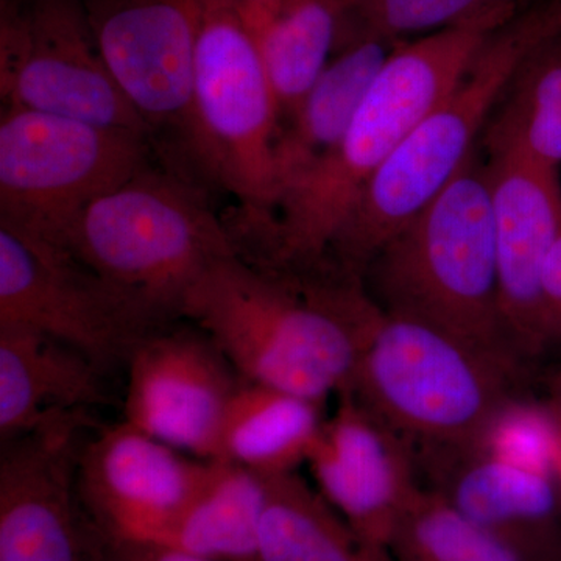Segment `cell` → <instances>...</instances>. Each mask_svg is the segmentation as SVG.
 <instances>
[{
  "mask_svg": "<svg viewBox=\"0 0 561 561\" xmlns=\"http://www.w3.org/2000/svg\"><path fill=\"white\" fill-rule=\"evenodd\" d=\"M561 38V0L524 9L483 44L467 76L373 173L332 243L330 261L364 279L373 257L461 171L494 105L527 58Z\"/></svg>",
  "mask_w": 561,
  "mask_h": 561,
  "instance_id": "cell-4",
  "label": "cell"
},
{
  "mask_svg": "<svg viewBox=\"0 0 561 561\" xmlns=\"http://www.w3.org/2000/svg\"><path fill=\"white\" fill-rule=\"evenodd\" d=\"M0 327L58 339L106 373L127 365L144 339L165 328L65 251L2 225Z\"/></svg>",
  "mask_w": 561,
  "mask_h": 561,
  "instance_id": "cell-11",
  "label": "cell"
},
{
  "mask_svg": "<svg viewBox=\"0 0 561 561\" xmlns=\"http://www.w3.org/2000/svg\"><path fill=\"white\" fill-rule=\"evenodd\" d=\"M557 478H559V481L561 483V456H560L559 467H557Z\"/></svg>",
  "mask_w": 561,
  "mask_h": 561,
  "instance_id": "cell-33",
  "label": "cell"
},
{
  "mask_svg": "<svg viewBox=\"0 0 561 561\" xmlns=\"http://www.w3.org/2000/svg\"><path fill=\"white\" fill-rule=\"evenodd\" d=\"M345 21L346 0H283L254 35L278 103L280 125L341 50Z\"/></svg>",
  "mask_w": 561,
  "mask_h": 561,
  "instance_id": "cell-22",
  "label": "cell"
},
{
  "mask_svg": "<svg viewBox=\"0 0 561 561\" xmlns=\"http://www.w3.org/2000/svg\"><path fill=\"white\" fill-rule=\"evenodd\" d=\"M88 21L127 101L168 169L203 180L192 117L201 0H83Z\"/></svg>",
  "mask_w": 561,
  "mask_h": 561,
  "instance_id": "cell-9",
  "label": "cell"
},
{
  "mask_svg": "<svg viewBox=\"0 0 561 561\" xmlns=\"http://www.w3.org/2000/svg\"><path fill=\"white\" fill-rule=\"evenodd\" d=\"M394 561H530L432 489H419L390 541Z\"/></svg>",
  "mask_w": 561,
  "mask_h": 561,
  "instance_id": "cell-24",
  "label": "cell"
},
{
  "mask_svg": "<svg viewBox=\"0 0 561 561\" xmlns=\"http://www.w3.org/2000/svg\"><path fill=\"white\" fill-rule=\"evenodd\" d=\"M260 561H394L359 537L297 471L262 476Z\"/></svg>",
  "mask_w": 561,
  "mask_h": 561,
  "instance_id": "cell-20",
  "label": "cell"
},
{
  "mask_svg": "<svg viewBox=\"0 0 561 561\" xmlns=\"http://www.w3.org/2000/svg\"><path fill=\"white\" fill-rule=\"evenodd\" d=\"M90 416L60 421L2 443L0 561H88L102 531L77 489Z\"/></svg>",
  "mask_w": 561,
  "mask_h": 561,
  "instance_id": "cell-13",
  "label": "cell"
},
{
  "mask_svg": "<svg viewBox=\"0 0 561 561\" xmlns=\"http://www.w3.org/2000/svg\"><path fill=\"white\" fill-rule=\"evenodd\" d=\"M489 162L502 320L524 365L552 343L542 273L561 234L559 169L531 157L516 140L490 130Z\"/></svg>",
  "mask_w": 561,
  "mask_h": 561,
  "instance_id": "cell-12",
  "label": "cell"
},
{
  "mask_svg": "<svg viewBox=\"0 0 561 561\" xmlns=\"http://www.w3.org/2000/svg\"><path fill=\"white\" fill-rule=\"evenodd\" d=\"M522 376L453 335L383 313L342 393L386 424L427 470L482 449L516 401Z\"/></svg>",
  "mask_w": 561,
  "mask_h": 561,
  "instance_id": "cell-5",
  "label": "cell"
},
{
  "mask_svg": "<svg viewBox=\"0 0 561 561\" xmlns=\"http://www.w3.org/2000/svg\"><path fill=\"white\" fill-rule=\"evenodd\" d=\"M553 391H561V371L557 375L556 381H553Z\"/></svg>",
  "mask_w": 561,
  "mask_h": 561,
  "instance_id": "cell-32",
  "label": "cell"
},
{
  "mask_svg": "<svg viewBox=\"0 0 561 561\" xmlns=\"http://www.w3.org/2000/svg\"><path fill=\"white\" fill-rule=\"evenodd\" d=\"M382 316L364 279L334 265L291 271L241 253L210 265L181 306L243 381L319 404L348 387Z\"/></svg>",
  "mask_w": 561,
  "mask_h": 561,
  "instance_id": "cell-1",
  "label": "cell"
},
{
  "mask_svg": "<svg viewBox=\"0 0 561 561\" xmlns=\"http://www.w3.org/2000/svg\"><path fill=\"white\" fill-rule=\"evenodd\" d=\"M483 448L505 459L557 476L561 435L551 413L515 401L496 421Z\"/></svg>",
  "mask_w": 561,
  "mask_h": 561,
  "instance_id": "cell-27",
  "label": "cell"
},
{
  "mask_svg": "<svg viewBox=\"0 0 561 561\" xmlns=\"http://www.w3.org/2000/svg\"><path fill=\"white\" fill-rule=\"evenodd\" d=\"M253 35L267 24L283 0H236Z\"/></svg>",
  "mask_w": 561,
  "mask_h": 561,
  "instance_id": "cell-30",
  "label": "cell"
},
{
  "mask_svg": "<svg viewBox=\"0 0 561 561\" xmlns=\"http://www.w3.org/2000/svg\"><path fill=\"white\" fill-rule=\"evenodd\" d=\"M516 14H489L400 43L383 62L348 130L276 202L254 262L312 271L330 264L332 243L365 184L467 76L483 44Z\"/></svg>",
  "mask_w": 561,
  "mask_h": 561,
  "instance_id": "cell-2",
  "label": "cell"
},
{
  "mask_svg": "<svg viewBox=\"0 0 561 561\" xmlns=\"http://www.w3.org/2000/svg\"><path fill=\"white\" fill-rule=\"evenodd\" d=\"M0 98L3 106L121 128L151 140L103 60L83 0H2Z\"/></svg>",
  "mask_w": 561,
  "mask_h": 561,
  "instance_id": "cell-10",
  "label": "cell"
},
{
  "mask_svg": "<svg viewBox=\"0 0 561 561\" xmlns=\"http://www.w3.org/2000/svg\"><path fill=\"white\" fill-rule=\"evenodd\" d=\"M323 421L306 463L317 489L359 537L390 551L405 508L419 491L415 457L348 393Z\"/></svg>",
  "mask_w": 561,
  "mask_h": 561,
  "instance_id": "cell-16",
  "label": "cell"
},
{
  "mask_svg": "<svg viewBox=\"0 0 561 561\" xmlns=\"http://www.w3.org/2000/svg\"><path fill=\"white\" fill-rule=\"evenodd\" d=\"M55 249L164 327L210 265L239 253L197 184L151 165L90 203Z\"/></svg>",
  "mask_w": 561,
  "mask_h": 561,
  "instance_id": "cell-6",
  "label": "cell"
},
{
  "mask_svg": "<svg viewBox=\"0 0 561 561\" xmlns=\"http://www.w3.org/2000/svg\"><path fill=\"white\" fill-rule=\"evenodd\" d=\"M364 284L386 316L427 324L524 373L502 320L489 165L474 154L378 251Z\"/></svg>",
  "mask_w": 561,
  "mask_h": 561,
  "instance_id": "cell-3",
  "label": "cell"
},
{
  "mask_svg": "<svg viewBox=\"0 0 561 561\" xmlns=\"http://www.w3.org/2000/svg\"><path fill=\"white\" fill-rule=\"evenodd\" d=\"M169 327L128 359L124 421L181 453L219 460L221 426L243 379L205 332Z\"/></svg>",
  "mask_w": 561,
  "mask_h": 561,
  "instance_id": "cell-15",
  "label": "cell"
},
{
  "mask_svg": "<svg viewBox=\"0 0 561 561\" xmlns=\"http://www.w3.org/2000/svg\"><path fill=\"white\" fill-rule=\"evenodd\" d=\"M440 496L471 522L518 549L530 561L551 556L561 483L489 449L454 457L424 470Z\"/></svg>",
  "mask_w": 561,
  "mask_h": 561,
  "instance_id": "cell-17",
  "label": "cell"
},
{
  "mask_svg": "<svg viewBox=\"0 0 561 561\" xmlns=\"http://www.w3.org/2000/svg\"><path fill=\"white\" fill-rule=\"evenodd\" d=\"M548 412L551 413L553 423H556L561 435V391H553L551 408Z\"/></svg>",
  "mask_w": 561,
  "mask_h": 561,
  "instance_id": "cell-31",
  "label": "cell"
},
{
  "mask_svg": "<svg viewBox=\"0 0 561 561\" xmlns=\"http://www.w3.org/2000/svg\"><path fill=\"white\" fill-rule=\"evenodd\" d=\"M262 505V476L217 460L205 489L157 545L217 561H260Z\"/></svg>",
  "mask_w": 561,
  "mask_h": 561,
  "instance_id": "cell-23",
  "label": "cell"
},
{
  "mask_svg": "<svg viewBox=\"0 0 561 561\" xmlns=\"http://www.w3.org/2000/svg\"><path fill=\"white\" fill-rule=\"evenodd\" d=\"M397 44L365 38L339 51L301 105L280 125L275 147L276 202L341 142Z\"/></svg>",
  "mask_w": 561,
  "mask_h": 561,
  "instance_id": "cell-19",
  "label": "cell"
},
{
  "mask_svg": "<svg viewBox=\"0 0 561 561\" xmlns=\"http://www.w3.org/2000/svg\"><path fill=\"white\" fill-rule=\"evenodd\" d=\"M192 117L202 179L239 203L236 245L267 227L276 202L280 116L260 47L236 0H201Z\"/></svg>",
  "mask_w": 561,
  "mask_h": 561,
  "instance_id": "cell-7",
  "label": "cell"
},
{
  "mask_svg": "<svg viewBox=\"0 0 561 561\" xmlns=\"http://www.w3.org/2000/svg\"><path fill=\"white\" fill-rule=\"evenodd\" d=\"M216 465L124 421L83 443L77 489L105 537L157 542L205 489Z\"/></svg>",
  "mask_w": 561,
  "mask_h": 561,
  "instance_id": "cell-14",
  "label": "cell"
},
{
  "mask_svg": "<svg viewBox=\"0 0 561 561\" xmlns=\"http://www.w3.org/2000/svg\"><path fill=\"white\" fill-rule=\"evenodd\" d=\"M153 150L139 133L3 106L0 225L58 245L90 203L149 168Z\"/></svg>",
  "mask_w": 561,
  "mask_h": 561,
  "instance_id": "cell-8",
  "label": "cell"
},
{
  "mask_svg": "<svg viewBox=\"0 0 561 561\" xmlns=\"http://www.w3.org/2000/svg\"><path fill=\"white\" fill-rule=\"evenodd\" d=\"M88 561H217L157 542L116 540L102 534Z\"/></svg>",
  "mask_w": 561,
  "mask_h": 561,
  "instance_id": "cell-28",
  "label": "cell"
},
{
  "mask_svg": "<svg viewBox=\"0 0 561 561\" xmlns=\"http://www.w3.org/2000/svg\"><path fill=\"white\" fill-rule=\"evenodd\" d=\"M511 102L491 130L552 168L561 165V38L534 51L512 83Z\"/></svg>",
  "mask_w": 561,
  "mask_h": 561,
  "instance_id": "cell-25",
  "label": "cell"
},
{
  "mask_svg": "<svg viewBox=\"0 0 561 561\" xmlns=\"http://www.w3.org/2000/svg\"><path fill=\"white\" fill-rule=\"evenodd\" d=\"M323 421L319 402L242 381L221 426L219 460L261 476L295 471L308 460Z\"/></svg>",
  "mask_w": 561,
  "mask_h": 561,
  "instance_id": "cell-21",
  "label": "cell"
},
{
  "mask_svg": "<svg viewBox=\"0 0 561 561\" xmlns=\"http://www.w3.org/2000/svg\"><path fill=\"white\" fill-rule=\"evenodd\" d=\"M106 371L68 343L22 327H0V437L14 440L108 401Z\"/></svg>",
  "mask_w": 561,
  "mask_h": 561,
  "instance_id": "cell-18",
  "label": "cell"
},
{
  "mask_svg": "<svg viewBox=\"0 0 561 561\" xmlns=\"http://www.w3.org/2000/svg\"><path fill=\"white\" fill-rule=\"evenodd\" d=\"M542 298L556 342H561V234L542 273Z\"/></svg>",
  "mask_w": 561,
  "mask_h": 561,
  "instance_id": "cell-29",
  "label": "cell"
},
{
  "mask_svg": "<svg viewBox=\"0 0 561 561\" xmlns=\"http://www.w3.org/2000/svg\"><path fill=\"white\" fill-rule=\"evenodd\" d=\"M529 0H346V43L430 35L489 14H518Z\"/></svg>",
  "mask_w": 561,
  "mask_h": 561,
  "instance_id": "cell-26",
  "label": "cell"
}]
</instances>
